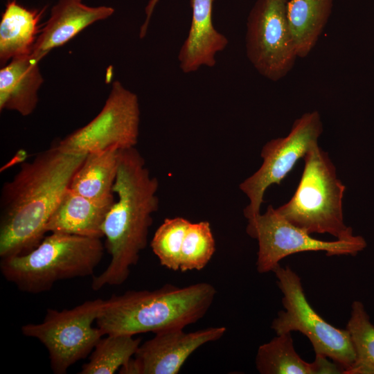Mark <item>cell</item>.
Wrapping results in <instances>:
<instances>
[{
  "instance_id": "cell-1",
  "label": "cell",
  "mask_w": 374,
  "mask_h": 374,
  "mask_svg": "<svg viewBox=\"0 0 374 374\" xmlns=\"http://www.w3.org/2000/svg\"><path fill=\"white\" fill-rule=\"evenodd\" d=\"M87 154L56 144L23 163L0 196V257L23 255L46 236V226Z\"/></svg>"
},
{
  "instance_id": "cell-2",
  "label": "cell",
  "mask_w": 374,
  "mask_h": 374,
  "mask_svg": "<svg viewBox=\"0 0 374 374\" xmlns=\"http://www.w3.org/2000/svg\"><path fill=\"white\" fill-rule=\"evenodd\" d=\"M159 181L151 175L144 158L136 147L120 150L118 173L113 191L118 197L103 225L105 247L111 260L93 276L91 288L120 285L137 264L146 247L152 214L159 209Z\"/></svg>"
},
{
  "instance_id": "cell-3",
  "label": "cell",
  "mask_w": 374,
  "mask_h": 374,
  "mask_svg": "<svg viewBox=\"0 0 374 374\" xmlns=\"http://www.w3.org/2000/svg\"><path fill=\"white\" fill-rule=\"evenodd\" d=\"M216 289L206 282L185 287L166 284L150 290H130L106 300L96 323L103 334L140 333L184 328L203 318Z\"/></svg>"
},
{
  "instance_id": "cell-4",
  "label": "cell",
  "mask_w": 374,
  "mask_h": 374,
  "mask_svg": "<svg viewBox=\"0 0 374 374\" xmlns=\"http://www.w3.org/2000/svg\"><path fill=\"white\" fill-rule=\"evenodd\" d=\"M105 249L100 238L51 233L28 253L1 258L0 270L19 290L37 294L57 281L93 275Z\"/></svg>"
},
{
  "instance_id": "cell-5",
  "label": "cell",
  "mask_w": 374,
  "mask_h": 374,
  "mask_svg": "<svg viewBox=\"0 0 374 374\" xmlns=\"http://www.w3.org/2000/svg\"><path fill=\"white\" fill-rule=\"evenodd\" d=\"M302 175L292 198L276 208L286 220L311 234L329 233L340 240H355L353 229L344 220L345 185L337 177L336 168L319 145L303 158Z\"/></svg>"
},
{
  "instance_id": "cell-6",
  "label": "cell",
  "mask_w": 374,
  "mask_h": 374,
  "mask_svg": "<svg viewBox=\"0 0 374 374\" xmlns=\"http://www.w3.org/2000/svg\"><path fill=\"white\" fill-rule=\"evenodd\" d=\"M273 272L283 295L285 310L278 312L271 328L276 335L301 332L310 341L316 355L332 359L346 374L355 360L348 331L335 328L317 313L308 302L300 277L290 267L279 265Z\"/></svg>"
},
{
  "instance_id": "cell-7",
  "label": "cell",
  "mask_w": 374,
  "mask_h": 374,
  "mask_svg": "<svg viewBox=\"0 0 374 374\" xmlns=\"http://www.w3.org/2000/svg\"><path fill=\"white\" fill-rule=\"evenodd\" d=\"M106 300H88L71 308H48L39 323L22 326L24 335L39 340L46 348L52 371L64 374L79 360L90 355L105 335L93 326Z\"/></svg>"
},
{
  "instance_id": "cell-8",
  "label": "cell",
  "mask_w": 374,
  "mask_h": 374,
  "mask_svg": "<svg viewBox=\"0 0 374 374\" xmlns=\"http://www.w3.org/2000/svg\"><path fill=\"white\" fill-rule=\"evenodd\" d=\"M289 0H257L247 21L246 54L255 69L277 82L298 58L287 18Z\"/></svg>"
},
{
  "instance_id": "cell-9",
  "label": "cell",
  "mask_w": 374,
  "mask_h": 374,
  "mask_svg": "<svg viewBox=\"0 0 374 374\" xmlns=\"http://www.w3.org/2000/svg\"><path fill=\"white\" fill-rule=\"evenodd\" d=\"M322 132L321 116L317 111H312L296 119L286 136L271 139L264 145L260 152L261 166L239 185L249 201L244 209L247 220L260 213L267 189L272 184H280L296 162L318 145Z\"/></svg>"
},
{
  "instance_id": "cell-10",
  "label": "cell",
  "mask_w": 374,
  "mask_h": 374,
  "mask_svg": "<svg viewBox=\"0 0 374 374\" xmlns=\"http://www.w3.org/2000/svg\"><path fill=\"white\" fill-rule=\"evenodd\" d=\"M139 124L137 95L116 80L96 116L55 144L64 151L83 154L128 149L138 143Z\"/></svg>"
},
{
  "instance_id": "cell-11",
  "label": "cell",
  "mask_w": 374,
  "mask_h": 374,
  "mask_svg": "<svg viewBox=\"0 0 374 374\" xmlns=\"http://www.w3.org/2000/svg\"><path fill=\"white\" fill-rule=\"evenodd\" d=\"M247 233L258 244L256 269L260 274L273 270L284 258L303 251H324L327 256H355L366 247L360 236L355 240L324 241L295 226L269 205L265 213L249 220Z\"/></svg>"
},
{
  "instance_id": "cell-12",
  "label": "cell",
  "mask_w": 374,
  "mask_h": 374,
  "mask_svg": "<svg viewBox=\"0 0 374 374\" xmlns=\"http://www.w3.org/2000/svg\"><path fill=\"white\" fill-rule=\"evenodd\" d=\"M224 326L193 332L184 328L160 331L141 344L134 356L119 370L121 374H177L187 359L199 347L221 339Z\"/></svg>"
},
{
  "instance_id": "cell-13",
  "label": "cell",
  "mask_w": 374,
  "mask_h": 374,
  "mask_svg": "<svg viewBox=\"0 0 374 374\" xmlns=\"http://www.w3.org/2000/svg\"><path fill=\"white\" fill-rule=\"evenodd\" d=\"M110 6H89L82 0H58L41 29L31 55L40 61L52 49L60 47L93 23L112 16Z\"/></svg>"
},
{
  "instance_id": "cell-14",
  "label": "cell",
  "mask_w": 374,
  "mask_h": 374,
  "mask_svg": "<svg viewBox=\"0 0 374 374\" xmlns=\"http://www.w3.org/2000/svg\"><path fill=\"white\" fill-rule=\"evenodd\" d=\"M192 19L188 36L178 54L179 67L184 73L197 71L201 66L213 67L215 56L228 44L225 35L213 24L214 0H190Z\"/></svg>"
},
{
  "instance_id": "cell-15",
  "label": "cell",
  "mask_w": 374,
  "mask_h": 374,
  "mask_svg": "<svg viewBox=\"0 0 374 374\" xmlns=\"http://www.w3.org/2000/svg\"><path fill=\"white\" fill-rule=\"evenodd\" d=\"M115 201L89 199L68 188L48 220L46 231L101 239L104 221Z\"/></svg>"
},
{
  "instance_id": "cell-16",
  "label": "cell",
  "mask_w": 374,
  "mask_h": 374,
  "mask_svg": "<svg viewBox=\"0 0 374 374\" xmlns=\"http://www.w3.org/2000/svg\"><path fill=\"white\" fill-rule=\"evenodd\" d=\"M39 62L31 55L18 57L0 70V110L30 115L38 103V91L44 78Z\"/></svg>"
},
{
  "instance_id": "cell-17",
  "label": "cell",
  "mask_w": 374,
  "mask_h": 374,
  "mask_svg": "<svg viewBox=\"0 0 374 374\" xmlns=\"http://www.w3.org/2000/svg\"><path fill=\"white\" fill-rule=\"evenodd\" d=\"M260 345L256 357V366L261 374L344 373V369L328 357L316 355L312 363L302 359L296 352L291 332L276 335Z\"/></svg>"
},
{
  "instance_id": "cell-18",
  "label": "cell",
  "mask_w": 374,
  "mask_h": 374,
  "mask_svg": "<svg viewBox=\"0 0 374 374\" xmlns=\"http://www.w3.org/2000/svg\"><path fill=\"white\" fill-rule=\"evenodd\" d=\"M44 10H30L15 0L9 1L0 22V63L32 54L40 33L39 21Z\"/></svg>"
},
{
  "instance_id": "cell-19",
  "label": "cell",
  "mask_w": 374,
  "mask_h": 374,
  "mask_svg": "<svg viewBox=\"0 0 374 374\" xmlns=\"http://www.w3.org/2000/svg\"><path fill=\"white\" fill-rule=\"evenodd\" d=\"M119 151L112 148L87 153L74 173L69 188L92 199H114L113 188L118 173Z\"/></svg>"
},
{
  "instance_id": "cell-20",
  "label": "cell",
  "mask_w": 374,
  "mask_h": 374,
  "mask_svg": "<svg viewBox=\"0 0 374 374\" xmlns=\"http://www.w3.org/2000/svg\"><path fill=\"white\" fill-rule=\"evenodd\" d=\"M334 0H289L287 18L297 56L307 57L315 47L332 13Z\"/></svg>"
},
{
  "instance_id": "cell-21",
  "label": "cell",
  "mask_w": 374,
  "mask_h": 374,
  "mask_svg": "<svg viewBox=\"0 0 374 374\" xmlns=\"http://www.w3.org/2000/svg\"><path fill=\"white\" fill-rule=\"evenodd\" d=\"M128 334H108L101 338L84 364L80 374H113L136 354L141 339Z\"/></svg>"
},
{
  "instance_id": "cell-22",
  "label": "cell",
  "mask_w": 374,
  "mask_h": 374,
  "mask_svg": "<svg viewBox=\"0 0 374 374\" xmlns=\"http://www.w3.org/2000/svg\"><path fill=\"white\" fill-rule=\"evenodd\" d=\"M346 329L355 354V362L346 374H374V325L361 301L353 303Z\"/></svg>"
},
{
  "instance_id": "cell-23",
  "label": "cell",
  "mask_w": 374,
  "mask_h": 374,
  "mask_svg": "<svg viewBox=\"0 0 374 374\" xmlns=\"http://www.w3.org/2000/svg\"><path fill=\"white\" fill-rule=\"evenodd\" d=\"M190 222L182 217H168L155 231L150 247L163 267L179 270L181 247Z\"/></svg>"
},
{
  "instance_id": "cell-24",
  "label": "cell",
  "mask_w": 374,
  "mask_h": 374,
  "mask_svg": "<svg viewBox=\"0 0 374 374\" xmlns=\"http://www.w3.org/2000/svg\"><path fill=\"white\" fill-rule=\"evenodd\" d=\"M215 251V240L210 222H190L182 244L179 271L202 270Z\"/></svg>"
},
{
  "instance_id": "cell-25",
  "label": "cell",
  "mask_w": 374,
  "mask_h": 374,
  "mask_svg": "<svg viewBox=\"0 0 374 374\" xmlns=\"http://www.w3.org/2000/svg\"><path fill=\"white\" fill-rule=\"evenodd\" d=\"M159 1V0H149L145 8V19L139 30V37L141 39L144 38L146 35L151 17Z\"/></svg>"
}]
</instances>
